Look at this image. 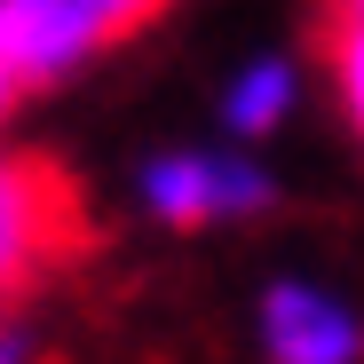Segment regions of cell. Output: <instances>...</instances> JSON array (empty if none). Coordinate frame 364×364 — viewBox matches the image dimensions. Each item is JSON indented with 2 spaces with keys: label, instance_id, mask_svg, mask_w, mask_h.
I'll use <instances>...</instances> for the list:
<instances>
[{
  "label": "cell",
  "instance_id": "obj_1",
  "mask_svg": "<svg viewBox=\"0 0 364 364\" xmlns=\"http://www.w3.org/2000/svg\"><path fill=\"white\" fill-rule=\"evenodd\" d=\"M87 198L64 159L48 151H0V301H24L72 254H87Z\"/></svg>",
  "mask_w": 364,
  "mask_h": 364
},
{
  "label": "cell",
  "instance_id": "obj_2",
  "mask_svg": "<svg viewBox=\"0 0 364 364\" xmlns=\"http://www.w3.org/2000/svg\"><path fill=\"white\" fill-rule=\"evenodd\" d=\"M143 191H151V214H166L174 230H206V222L269 206V174L237 159H206V151H174L143 174Z\"/></svg>",
  "mask_w": 364,
  "mask_h": 364
},
{
  "label": "cell",
  "instance_id": "obj_3",
  "mask_svg": "<svg viewBox=\"0 0 364 364\" xmlns=\"http://www.w3.org/2000/svg\"><path fill=\"white\" fill-rule=\"evenodd\" d=\"M262 348L269 364H356L364 356V317L325 285H269L262 293Z\"/></svg>",
  "mask_w": 364,
  "mask_h": 364
},
{
  "label": "cell",
  "instance_id": "obj_4",
  "mask_svg": "<svg viewBox=\"0 0 364 364\" xmlns=\"http://www.w3.org/2000/svg\"><path fill=\"white\" fill-rule=\"evenodd\" d=\"M87 48H103V40L87 32V16L72 0H0V72L16 87L24 80H55Z\"/></svg>",
  "mask_w": 364,
  "mask_h": 364
},
{
  "label": "cell",
  "instance_id": "obj_5",
  "mask_svg": "<svg viewBox=\"0 0 364 364\" xmlns=\"http://www.w3.org/2000/svg\"><path fill=\"white\" fill-rule=\"evenodd\" d=\"M325 72H333V95L364 143V9H341V0L325 9Z\"/></svg>",
  "mask_w": 364,
  "mask_h": 364
},
{
  "label": "cell",
  "instance_id": "obj_6",
  "mask_svg": "<svg viewBox=\"0 0 364 364\" xmlns=\"http://www.w3.org/2000/svg\"><path fill=\"white\" fill-rule=\"evenodd\" d=\"M285 103H293V72L277 64V55H262V64H246L237 87H230V127L237 135H262V127L285 119Z\"/></svg>",
  "mask_w": 364,
  "mask_h": 364
},
{
  "label": "cell",
  "instance_id": "obj_7",
  "mask_svg": "<svg viewBox=\"0 0 364 364\" xmlns=\"http://www.w3.org/2000/svg\"><path fill=\"white\" fill-rule=\"evenodd\" d=\"M72 9L87 16V32L111 48V40H127V32H143L159 9H166V0H72Z\"/></svg>",
  "mask_w": 364,
  "mask_h": 364
},
{
  "label": "cell",
  "instance_id": "obj_8",
  "mask_svg": "<svg viewBox=\"0 0 364 364\" xmlns=\"http://www.w3.org/2000/svg\"><path fill=\"white\" fill-rule=\"evenodd\" d=\"M9 95H16V80H9V72H0V111H9Z\"/></svg>",
  "mask_w": 364,
  "mask_h": 364
},
{
  "label": "cell",
  "instance_id": "obj_9",
  "mask_svg": "<svg viewBox=\"0 0 364 364\" xmlns=\"http://www.w3.org/2000/svg\"><path fill=\"white\" fill-rule=\"evenodd\" d=\"M341 9H364V0H341Z\"/></svg>",
  "mask_w": 364,
  "mask_h": 364
},
{
  "label": "cell",
  "instance_id": "obj_10",
  "mask_svg": "<svg viewBox=\"0 0 364 364\" xmlns=\"http://www.w3.org/2000/svg\"><path fill=\"white\" fill-rule=\"evenodd\" d=\"M0 364H9V356H0Z\"/></svg>",
  "mask_w": 364,
  "mask_h": 364
}]
</instances>
